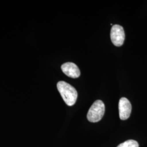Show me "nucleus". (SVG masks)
Segmentation results:
<instances>
[{
	"mask_svg": "<svg viewBox=\"0 0 147 147\" xmlns=\"http://www.w3.org/2000/svg\"><path fill=\"white\" fill-rule=\"evenodd\" d=\"M57 87L65 104L69 106H73L78 98V92L76 89L63 81L58 82Z\"/></svg>",
	"mask_w": 147,
	"mask_h": 147,
	"instance_id": "obj_1",
	"label": "nucleus"
},
{
	"mask_svg": "<svg viewBox=\"0 0 147 147\" xmlns=\"http://www.w3.org/2000/svg\"><path fill=\"white\" fill-rule=\"evenodd\" d=\"M105 111L104 103L101 100H96L90 107L87 113V118L90 122H98L103 117Z\"/></svg>",
	"mask_w": 147,
	"mask_h": 147,
	"instance_id": "obj_2",
	"label": "nucleus"
},
{
	"mask_svg": "<svg viewBox=\"0 0 147 147\" xmlns=\"http://www.w3.org/2000/svg\"><path fill=\"white\" fill-rule=\"evenodd\" d=\"M111 39L116 47H121L125 40V32L123 27L119 25H114L111 30Z\"/></svg>",
	"mask_w": 147,
	"mask_h": 147,
	"instance_id": "obj_3",
	"label": "nucleus"
},
{
	"mask_svg": "<svg viewBox=\"0 0 147 147\" xmlns=\"http://www.w3.org/2000/svg\"><path fill=\"white\" fill-rule=\"evenodd\" d=\"M131 104L126 98H121L119 101V112L121 120L124 121L129 118L131 113Z\"/></svg>",
	"mask_w": 147,
	"mask_h": 147,
	"instance_id": "obj_4",
	"label": "nucleus"
},
{
	"mask_svg": "<svg viewBox=\"0 0 147 147\" xmlns=\"http://www.w3.org/2000/svg\"><path fill=\"white\" fill-rule=\"evenodd\" d=\"M61 69L67 76L71 78H78L80 76V70L78 67L72 62H67L61 66Z\"/></svg>",
	"mask_w": 147,
	"mask_h": 147,
	"instance_id": "obj_5",
	"label": "nucleus"
},
{
	"mask_svg": "<svg viewBox=\"0 0 147 147\" xmlns=\"http://www.w3.org/2000/svg\"><path fill=\"white\" fill-rule=\"evenodd\" d=\"M117 147H139V144L136 141L130 140L121 143Z\"/></svg>",
	"mask_w": 147,
	"mask_h": 147,
	"instance_id": "obj_6",
	"label": "nucleus"
}]
</instances>
